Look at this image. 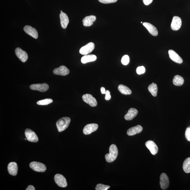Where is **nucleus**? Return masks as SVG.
Wrapping results in <instances>:
<instances>
[{"instance_id": "38", "label": "nucleus", "mask_w": 190, "mask_h": 190, "mask_svg": "<svg viewBox=\"0 0 190 190\" xmlns=\"http://www.w3.org/2000/svg\"><path fill=\"white\" fill-rule=\"evenodd\" d=\"M61 13H62V12H63V11H62V10H61Z\"/></svg>"}, {"instance_id": "20", "label": "nucleus", "mask_w": 190, "mask_h": 190, "mask_svg": "<svg viewBox=\"0 0 190 190\" xmlns=\"http://www.w3.org/2000/svg\"><path fill=\"white\" fill-rule=\"evenodd\" d=\"M60 17L62 27L63 29L66 28L69 23V18L67 14L62 12L60 14Z\"/></svg>"}, {"instance_id": "36", "label": "nucleus", "mask_w": 190, "mask_h": 190, "mask_svg": "<svg viewBox=\"0 0 190 190\" xmlns=\"http://www.w3.org/2000/svg\"><path fill=\"white\" fill-rule=\"evenodd\" d=\"M35 188L32 185H29L28 187L26 189V190H35Z\"/></svg>"}, {"instance_id": "24", "label": "nucleus", "mask_w": 190, "mask_h": 190, "mask_svg": "<svg viewBox=\"0 0 190 190\" xmlns=\"http://www.w3.org/2000/svg\"><path fill=\"white\" fill-rule=\"evenodd\" d=\"M118 90L121 94L124 95H130L132 93V91L127 87L123 84H120L118 87Z\"/></svg>"}, {"instance_id": "30", "label": "nucleus", "mask_w": 190, "mask_h": 190, "mask_svg": "<svg viewBox=\"0 0 190 190\" xmlns=\"http://www.w3.org/2000/svg\"><path fill=\"white\" fill-rule=\"evenodd\" d=\"M129 61L130 59L128 55H125L122 58L121 63L124 65H127L128 64Z\"/></svg>"}, {"instance_id": "14", "label": "nucleus", "mask_w": 190, "mask_h": 190, "mask_svg": "<svg viewBox=\"0 0 190 190\" xmlns=\"http://www.w3.org/2000/svg\"><path fill=\"white\" fill-rule=\"evenodd\" d=\"M69 70L64 66H62L56 68L53 71V73L57 75L65 76L69 73Z\"/></svg>"}, {"instance_id": "15", "label": "nucleus", "mask_w": 190, "mask_h": 190, "mask_svg": "<svg viewBox=\"0 0 190 190\" xmlns=\"http://www.w3.org/2000/svg\"><path fill=\"white\" fill-rule=\"evenodd\" d=\"M24 30L27 34H28L35 38L37 39L38 38V32L35 29L32 27L26 26H24Z\"/></svg>"}, {"instance_id": "22", "label": "nucleus", "mask_w": 190, "mask_h": 190, "mask_svg": "<svg viewBox=\"0 0 190 190\" xmlns=\"http://www.w3.org/2000/svg\"><path fill=\"white\" fill-rule=\"evenodd\" d=\"M96 17L93 15L86 16L82 20L83 25L85 26H90L92 25L93 23L96 21Z\"/></svg>"}, {"instance_id": "1", "label": "nucleus", "mask_w": 190, "mask_h": 190, "mask_svg": "<svg viewBox=\"0 0 190 190\" xmlns=\"http://www.w3.org/2000/svg\"><path fill=\"white\" fill-rule=\"evenodd\" d=\"M118 155V150L116 145L113 144L109 148V153L105 156V159L107 162L111 163L116 159Z\"/></svg>"}, {"instance_id": "28", "label": "nucleus", "mask_w": 190, "mask_h": 190, "mask_svg": "<svg viewBox=\"0 0 190 190\" xmlns=\"http://www.w3.org/2000/svg\"><path fill=\"white\" fill-rule=\"evenodd\" d=\"M53 102L51 99H46L44 100H39L37 102V104L40 105H46L51 104Z\"/></svg>"}, {"instance_id": "31", "label": "nucleus", "mask_w": 190, "mask_h": 190, "mask_svg": "<svg viewBox=\"0 0 190 190\" xmlns=\"http://www.w3.org/2000/svg\"><path fill=\"white\" fill-rule=\"evenodd\" d=\"M146 71L145 68L144 66H140L138 67L137 68V70H136V72L137 74L140 75L142 74H144L145 73Z\"/></svg>"}, {"instance_id": "32", "label": "nucleus", "mask_w": 190, "mask_h": 190, "mask_svg": "<svg viewBox=\"0 0 190 190\" xmlns=\"http://www.w3.org/2000/svg\"><path fill=\"white\" fill-rule=\"evenodd\" d=\"M185 137L188 141H190V126L188 127L186 130Z\"/></svg>"}, {"instance_id": "2", "label": "nucleus", "mask_w": 190, "mask_h": 190, "mask_svg": "<svg viewBox=\"0 0 190 190\" xmlns=\"http://www.w3.org/2000/svg\"><path fill=\"white\" fill-rule=\"evenodd\" d=\"M71 120L70 118L64 117L62 118L57 121L56 125L59 132L64 131L67 129L69 125Z\"/></svg>"}, {"instance_id": "35", "label": "nucleus", "mask_w": 190, "mask_h": 190, "mask_svg": "<svg viewBox=\"0 0 190 190\" xmlns=\"http://www.w3.org/2000/svg\"><path fill=\"white\" fill-rule=\"evenodd\" d=\"M144 5H148L151 3L153 0H142Z\"/></svg>"}, {"instance_id": "13", "label": "nucleus", "mask_w": 190, "mask_h": 190, "mask_svg": "<svg viewBox=\"0 0 190 190\" xmlns=\"http://www.w3.org/2000/svg\"><path fill=\"white\" fill-rule=\"evenodd\" d=\"M15 53L16 56L19 59L20 61L25 63L28 59L27 54L21 48H17L15 49Z\"/></svg>"}, {"instance_id": "37", "label": "nucleus", "mask_w": 190, "mask_h": 190, "mask_svg": "<svg viewBox=\"0 0 190 190\" xmlns=\"http://www.w3.org/2000/svg\"><path fill=\"white\" fill-rule=\"evenodd\" d=\"M101 91L102 94H106V91L105 90V88L104 87H102L101 88Z\"/></svg>"}, {"instance_id": "8", "label": "nucleus", "mask_w": 190, "mask_h": 190, "mask_svg": "<svg viewBox=\"0 0 190 190\" xmlns=\"http://www.w3.org/2000/svg\"><path fill=\"white\" fill-rule=\"evenodd\" d=\"M95 45L93 42L88 43L80 49L79 52L81 54L86 55L92 52L94 48Z\"/></svg>"}, {"instance_id": "26", "label": "nucleus", "mask_w": 190, "mask_h": 190, "mask_svg": "<svg viewBox=\"0 0 190 190\" xmlns=\"http://www.w3.org/2000/svg\"><path fill=\"white\" fill-rule=\"evenodd\" d=\"M148 89L153 96L154 97L157 96V93H158V87L156 84L152 83L150 84L148 87Z\"/></svg>"}, {"instance_id": "19", "label": "nucleus", "mask_w": 190, "mask_h": 190, "mask_svg": "<svg viewBox=\"0 0 190 190\" xmlns=\"http://www.w3.org/2000/svg\"><path fill=\"white\" fill-rule=\"evenodd\" d=\"M142 129H143L142 126L140 125L132 127L128 130L127 131V135L129 136L135 135L136 134L141 133Z\"/></svg>"}, {"instance_id": "18", "label": "nucleus", "mask_w": 190, "mask_h": 190, "mask_svg": "<svg viewBox=\"0 0 190 190\" xmlns=\"http://www.w3.org/2000/svg\"><path fill=\"white\" fill-rule=\"evenodd\" d=\"M143 25L145 27L150 33L154 36H157L158 35V32L157 28L151 24L147 22L143 23Z\"/></svg>"}, {"instance_id": "5", "label": "nucleus", "mask_w": 190, "mask_h": 190, "mask_svg": "<svg viewBox=\"0 0 190 190\" xmlns=\"http://www.w3.org/2000/svg\"><path fill=\"white\" fill-rule=\"evenodd\" d=\"M25 134L29 141L36 142H38V138L35 132L31 129H27L25 131Z\"/></svg>"}, {"instance_id": "16", "label": "nucleus", "mask_w": 190, "mask_h": 190, "mask_svg": "<svg viewBox=\"0 0 190 190\" xmlns=\"http://www.w3.org/2000/svg\"><path fill=\"white\" fill-rule=\"evenodd\" d=\"M168 54L170 59L173 61L179 64H181L183 63L182 59L174 51L172 50H169Z\"/></svg>"}, {"instance_id": "21", "label": "nucleus", "mask_w": 190, "mask_h": 190, "mask_svg": "<svg viewBox=\"0 0 190 190\" xmlns=\"http://www.w3.org/2000/svg\"><path fill=\"white\" fill-rule=\"evenodd\" d=\"M138 111L137 109L132 108L129 109L127 114L125 115L126 120L131 121L137 115Z\"/></svg>"}, {"instance_id": "10", "label": "nucleus", "mask_w": 190, "mask_h": 190, "mask_svg": "<svg viewBox=\"0 0 190 190\" xmlns=\"http://www.w3.org/2000/svg\"><path fill=\"white\" fill-rule=\"evenodd\" d=\"M169 179L166 173H163L160 177V185L163 190H166L169 187Z\"/></svg>"}, {"instance_id": "34", "label": "nucleus", "mask_w": 190, "mask_h": 190, "mask_svg": "<svg viewBox=\"0 0 190 190\" xmlns=\"http://www.w3.org/2000/svg\"><path fill=\"white\" fill-rule=\"evenodd\" d=\"M111 98V96L110 95V92L109 90L106 91V94H105V99L106 100H109Z\"/></svg>"}, {"instance_id": "9", "label": "nucleus", "mask_w": 190, "mask_h": 190, "mask_svg": "<svg viewBox=\"0 0 190 190\" xmlns=\"http://www.w3.org/2000/svg\"><path fill=\"white\" fill-rule=\"evenodd\" d=\"M98 125L97 124L93 123L88 124L84 127L83 129V133L85 135H90L93 132L98 129Z\"/></svg>"}, {"instance_id": "6", "label": "nucleus", "mask_w": 190, "mask_h": 190, "mask_svg": "<svg viewBox=\"0 0 190 190\" xmlns=\"http://www.w3.org/2000/svg\"><path fill=\"white\" fill-rule=\"evenodd\" d=\"M54 180L57 184L59 187L65 188L67 185L66 179L63 175L57 174L54 176Z\"/></svg>"}, {"instance_id": "25", "label": "nucleus", "mask_w": 190, "mask_h": 190, "mask_svg": "<svg viewBox=\"0 0 190 190\" xmlns=\"http://www.w3.org/2000/svg\"><path fill=\"white\" fill-rule=\"evenodd\" d=\"M173 83L175 85L181 86L182 85L184 82L183 78L180 75H176L174 76L173 79Z\"/></svg>"}, {"instance_id": "23", "label": "nucleus", "mask_w": 190, "mask_h": 190, "mask_svg": "<svg viewBox=\"0 0 190 190\" xmlns=\"http://www.w3.org/2000/svg\"><path fill=\"white\" fill-rule=\"evenodd\" d=\"M97 57L94 55H85L81 58V62L82 63L85 64L89 62L96 60Z\"/></svg>"}, {"instance_id": "39", "label": "nucleus", "mask_w": 190, "mask_h": 190, "mask_svg": "<svg viewBox=\"0 0 190 190\" xmlns=\"http://www.w3.org/2000/svg\"><path fill=\"white\" fill-rule=\"evenodd\" d=\"M26 139H26H26H25V140H26Z\"/></svg>"}, {"instance_id": "12", "label": "nucleus", "mask_w": 190, "mask_h": 190, "mask_svg": "<svg viewBox=\"0 0 190 190\" xmlns=\"http://www.w3.org/2000/svg\"><path fill=\"white\" fill-rule=\"evenodd\" d=\"M182 25V20L178 16H174L173 18L171 27L173 30L176 31L180 28Z\"/></svg>"}, {"instance_id": "33", "label": "nucleus", "mask_w": 190, "mask_h": 190, "mask_svg": "<svg viewBox=\"0 0 190 190\" xmlns=\"http://www.w3.org/2000/svg\"><path fill=\"white\" fill-rule=\"evenodd\" d=\"M100 2L104 4H109L116 2L118 0H98Z\"/></svg>"}, {"instance_id": "27", "label": "nucleus", "mask_w": 190, "mask_h": 190, "mask_svg": "<svg viewBox=\"0 0 190 190\" xmlns=\"http://www.w3.org/2000/svg\"><path fill=\"white\" fill-rule=\"evenodd\" d=\"M183 169L185 173H190V158L186 159L183 162Z\"/></svg>"}, {"instance_id": "7", "label": "nucleus", "mask_w": 190, "mask_h": 190, "mask_svg": "<svg viewBox=\"0 0 190 190\" xmlns=\"http://www.w3.org/2000/svg\"><path fill=\"white\" fill-rule=\"evenodd\" d=\"M30 88L32 90L45 92L48 90L49 86L48 84H32L30 86Z\"/></svg>"}, {"instance_id": "17", "label": "nucleus", "mask_w": 190, "mask_h": 190, "mask_svg": "<svg viewBox=\"0 0 190 190\" xmlns=\"http://www.w3.org/2000/svg\"><path fill=\"white\" fill-rule=\"evenodd\" d=\"M8 169L10 175L12 176L17 175L18 170L17 164L16 162H11L8 165Z\"/></svg>"}, {"instance_id": "4", "label": "nucleus", "mask_w": 190, "mask_h": 190, "mask_svg": "<svg viewBox=\"0 0 190 190\" xmlns=\"http://www.w3.org/2000/svg\"><path fill=\"white\" fill-rule=\"evenodd\" d=\"M82 98L84 102L89 105L90 106L96 107L98 104L96 99L91 94H84L82 96Z\"/></svg>"}, {"instance_id": "3", "label": "nucleus", "mask_w": 190, "mask_h": 190, "mask_svg": "<svg viewBox=\"0 0 190 190\" xmlns=\"http://www.w3.org/2000/svg\"><path fill=\"white\" fill-rule=\"evenodd\" d=\"M30 167L32 170L38 172H44L47 169L46 167L44 164L39 162H31Z\"/></svg>"}, {"instance_id": "29", "label": "nucleus", "mask_w": 190, "mask_h": 190, "mask_svg": "<svg viewBox=\"0 0 190 190\" xmlns=\"http://www.w3.org/2000/svg\"><path fill=\"white\" fill-rule=\"evenodd\" d=\"M110 186L108 185H106L102 184H98L97 185L96 187V190H108Z\"/></svg>"}, {"instance_id": "40", "label": "nucleus", "mask_w": 190, "mask_h": 190, "mask_svg": "<svg viewBox=\"0 0 190 190\" xmlns=\"http://www.w3.org/2000/svg\"><path fill=\"white\" fill-rule=\"evenodd\" d=\"M141 23H142V22H141Z\"/></svg>"}, {"instance_id": "11", "label": "nucleus", "mask_w": 190, "mask_h": 190, "mask_svg": "<svg viewBox=\"0 0 190 190\" xmlns=\"http://www.w3.org/2000/svg\"><path fill=\"white\" fill-rule=\"evenodd\" d=\"M145 145L153 155H155L158 152V147L155 142L151 140H148L145 143Z\"/></svg>"}]
</instances>
